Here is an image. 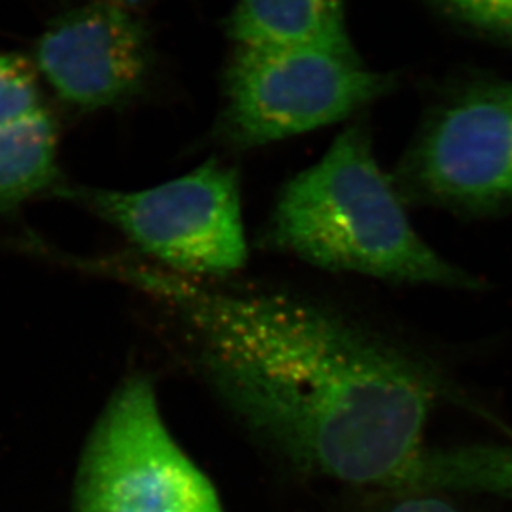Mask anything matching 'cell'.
I'll use <instances>...</instances> for the list:
<instances>
[{
	"mask_svg": "<svg viewBox=\"0 0 512 512\" xmlns=\"http://www.w3.org/2000/svg\"><path fill=\"white\" fill-rule=\"evenodd\" d=\"M424 493H486L512 498L511 444L428 449L419 469Z\"/></svg>",
	"mask_w": 512,
	"mask_h": 512,
	"instance_id": "30bf717a",
	"label": "cell"
},
{
	"mask_svg": "<svg viewBox=\"0 0 512 512\" xmlns=\"http://www.w3.org/2000/svg\"><path fill=\"white\" fill-rule=\"evenodd\" d=\"M152 52L145 27L117 2L60 15L40 35L35 64L60 99L80 110L122 104L140 92Z\"/></svg>",
	"mask_w": 512,
	"mask_h": 512,
	"instance_id": "52a82bcc",
	"label": "cell"
},
{
	"mask_svg": "<svg viewBox=\"0 0 512 512\" xmlns=\"http://www.w3.org/2000/svg\"><path fill=\"white\" fill-rule=\"evenodd\" d=\"M228 35L248 47H353L341 0H238Z\"/></svg>",
	"mask_w": 512,
	"mask_h": 512,
	"instance_id": "ba28073f",
	"label": "cell"
},
{
	"mask_svg": "<svg viewBox=\"0 0 512 512\" xmlns=\"http://www.w3.org/2000/svg\"><path fill=\"white\" fill-rule=\"evenodd\" d=\"M117 4H140V2H145V0H114Z\"/></svg>",
	"mask_w": 512,
	"mask_h": 512,
	"instance_id": "5bb4252c",
	"label": "cell"
},
{
	"mask_svg": "<svg viewBox=\"0 0 512 512\" xmlns=\"http://www.w3.org/2000/svg\"><path fill=\"white\" fill-rule=\"evenodd\" d=\"M396 496L384 512H463L438 493L393 494Z\"/></svg>",
	"mask_w": 512,
	"mask_h": 512,
	"instance_id": "4fadbf2b",
	"label": "cell"
},
{
	"mask_svg": "<svg viewBox=\"0 0 512 512\" xmlns=\"http://www.w3.org/2000/svg\"><path fill=\"white\" fill-rule=\"evenodd\" d=\"M258 247L323 270L398 285L483 286L419 237L363 124L345 128L320 162L286 182L261 227Z\"/></svg>",
	"mask_w": 512,
	"mask_h": 512,
	"instance_id": "7a4b0ae2",
	"label": "cell"
},
{
	"mask_svg": "<svg viewBox=\"0 0 512 512\" xmlns=\"http://www.w3.org/2000/svg\"><path fill=\"white\" fill-rule=\"evenodd\" d=\"M82 268L147 296L243 431L310 476L408 494L449 393L423 356L310 296L180 275L142 255Z\"/></svg>",
	"mask_w": 512,
	"mask_h": 512,
	"instance_id": "6da1fadb",
	"label": "cell"
},
{
	"mask_svg": "<svg viewBox=\"0 0 512 512\" xmlns=\"http://www.w3.org/2000/svg\"><path fill=\"white\" fill-rule=\"evenodd\" d=\"M393 85L353 47L237 45L225 74L218 138L245 150L295 137L345 120Z\"/></svg>",
	"mask_w": 512,
	"mask_h": 512,
	"instance_id": "3957f363",
	"label": "cell"
},
{
	"mask_svg": "<svg viewBox=\"0 0 512 512\" xmlns=\"http://www.w3.org/2000/svg\"><path fill=\"white\" fill-rule=\"evenodd\" d=\"M391 178L406 207L512 212V82L468 89L434 114Z\"/></svg>",
	"mask_w": 512,
	"mask_h": 512,
	"instance_id": "8992f818",
	"label": "cell"
},
{
	"mask_svg": "<svg viewBox=\"0 0 512 512\" xmlns=\"http://www.w3.org/2000/svg\"><path fill=\"white\" fill-rule=\"evenodd\" d=\"M473 24L512 35V0H443Z\"/></svg>",
	"mask_w": 512,
	"mask_h": 512,
	"instance_id": "7c38bea8",
	"label": "cell"
},
{
	"mask_svg": "<svg viewBox=\"0 0 512 512\" xmlns=\"http://www.w3.org/2000/svg\"><path fill=\"white\" fill-rule=\"evenodd\" d=\"M75 501L79 512H225L210 479L168 431L143 375L120 384L100 414Z\"/></svg>",
	"mask_w": 512,
	"mask_h": 512,
	"instance_id": "5b68a950",
	"label": "cell"
},
{
	"mask_svg": "<svg viewBox=\"0 0 512 512\" xmlns=\"http://www.w3.org/2000/svg\"><path fill=\"white\" fill-rule=\"evenodd\" d=\"M117 228L138 255L180 275L227 280L248 261L240 178L212 158L140 192L59 188Z\"/></svg>",
	"mask_w": 512,
	"mask_h": 512,
	"instance_id": "277c9868",
	"label": "cell"
},
{
	"mask_svg": "<svg viewBox=\"0 0 512 512\" xmlns=\"http://www.w3.org/2000/svg\"><path fill=\"white\" fill-rule=\"evenodd\" d=\"M59 132L47 109L0 127V212L57 192Z\"/></svg>",
	"mask_w": 512,
	"mask_h": 512,
	"instance_id": "9c48e42d",
	"label": "cell"
},
{
	"mask_svg": "<svg viewBox=\"0 0 512 512\" xmlns=\"http://www.w3.org/2000/svg\"><path fill=\"white\" fill-rule=\"evenodd\" d=\"M40 109H44V104L29 60L0 52V127Z\"/></svg>",
	"mask_w": 512,
	"mask_h": 512,
	"instance_id": "8fae6325",
	"label": "cell"
}]
</instances>
